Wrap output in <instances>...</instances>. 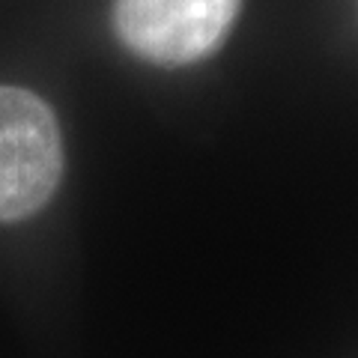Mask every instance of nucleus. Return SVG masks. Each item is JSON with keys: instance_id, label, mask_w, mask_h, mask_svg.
I'll return each mask as SVG.
<instances>
[{"instance_id": "1", "label": "nucleus", "mask_w": 358, "mask_h": 358, "mask_svg": "<svg viewBox=\"0 0 358 358\" xmlns=\"http://www.w3.org/2000/svg\"><path fill=\"white\" fill-rule=\"evenodd\" d=\"M63 179V138L51 105L24 87L0 84V224L24 221Z\"/></svg>"}, {"instance_id": "2", "label": "nucleus", "mask_w": 358, "mask_h": 358, "mask_svg": "<svg viewBox=\"0 0 358 358\" xmlns=\"http://www.w3.org/2000/svg\"><path fill=\"white\" fill-rule=\"evenodd\" d=\"M242 0H114V33L134 57L176 69L215 54Z\"/></svg>"}]
</instances>
